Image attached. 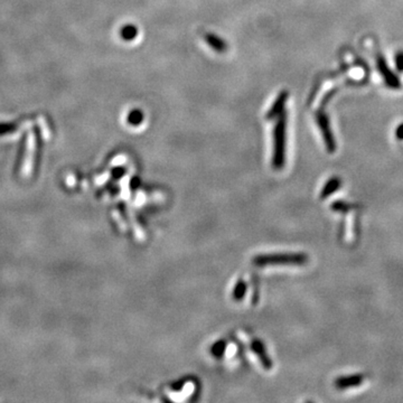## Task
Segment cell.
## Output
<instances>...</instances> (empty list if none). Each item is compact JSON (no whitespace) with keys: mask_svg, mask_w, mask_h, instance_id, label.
<instances>
[{"mask_svg":"<svg viewBox=\"0 0 403 403\" xmlns=\"http://www.w3.org/2000/svg\"><path fill=\"white\" fill-rule=\"evenodd\" d=\"M286 128L287 113L285 111L278 115V120L273 131V155L272 165L276 169L284 167L286 161Z\"/></svg>","mask_w":403,"mask_h":403,"instance_id":"obj_1","label":"cell"},{"mask_svg":"<svg viewBox=\"0 0 403 403\" xmlns=\"http://www.w3.org/2000/svg\"><path fill=\"white\" fill-rule=\"evenodd\" d=\"M308 258L303 253H278L261 254L254 258L253 263L258 267L265 266H303Z\"/></svg>","mask_w":403,"mask_h":403,"instance_id":"obj_2","label":"cell"},{"mask_svg":"<svg viewBox=\"0 0 403 403\" xmlns=\"http://www.w3.org/2000/svg\"><path fill=\"white\" fill-rule=\"evenodd\" d=\"M317 123H318L319 129H321V131H322L327 150L330 151L331 154H333V152H334L336 149V141H335L334 134H333V131L331 129L330 120H328V117L325 112H322L321 111V112L317 113Z\"/></svg>","mask_w":403,"mask_h":403,"instance_id":"obj_3","label":"cell"},{"mask_svg":"<svg viewBox=\"0 0 403 403\" xmlns=\"http://www.w3.org/2000/svg\"><path fill=\"white\" fill-rule=\"evenodd\" d=\"M377 66L380 74H381L386 84L391 87V89H400L401 87V82L400 78L398 77L396 73L392 72V69L389 67L387 64L386 58H384L382 55H378L377 57Z\"/></svg>","mask_w":403,"mask_h":403,"instance_id":"obj_4","label":"cell"},{"mask_svg":"<svg viewBox=\"0 0 403 403\" xmlns=\"http://www.w3.org/2000/svg\"><path fill=\"white\" fill-rule=\"evenodd\" d=\"M364 381H365L364 374H354L350 375V377L338 378L335 381V387L337 389H341V390H345V389L360 387Z\"/></svg>","mask_w":403,"mask_h":403,"instance_id":"obj_5","label":"cell"},{"mask_svg":"<svg viewBox=\"0 0 403 403\" xmlns=\"http://www.w3.org/2000/svg\"><path fill=\"white\" fill-rule=\"evenodd\" d=\"M288 96H289V93L287 91L280 92L279 95L277 96L276 101L273 102L271 109L268 111L267 119H275L282 112V111H284V106L286 104L287 100H288Z\"/></svg>","mask_w":403,"mask_h":403,"instance_id":"obj_6","label":"cell"},{"mask_svg":"<svg viewBox=\"0 0 403 403\" xmlns=\"http://www.w3.org/2000/svg\"><path fill=\"white\" fill-rule=\"evenodd\" d=\"M204 38H205L206 43L210 45V47L216 50V52L223 53L228 49V44H226V41L224 39H222L221 37H219L217 35L206 34Z\"/></svg>","mask_w":403,"mask_h":403,"instance_id":"obj_7","label":"cell"},{"mask_svg":"<svg viewBox=\"0 0 403 403\" xmlns=\"http://www.w3.org/2000/svg\"><path fill=\"white\" fill-rule=\"evenodd\" d=\"M252 349H253V351H254V353H256V354L259 356V358H260L261 363H262L263 367H265V369L270 370L271 367H272V363H271L270 359L268 358L267 352H266V350H265V347H263L262 343H261V342H258V341L253 342V343H252Z\"/></svg>","mask_w":403,"mask_h":403,"instance_id":"obj_8","label":"cell"},{"mask_svg":"<svg viewBox=\"0 0 403 403\" xmlns=\"http://www.w3.org/2000/svg\"><path fill=\"white\" fill-rule=\"evenodd\" d=\"M342 186V180L338 177H333L325 184L321 193V198H326L333 193H335L338 188Z\"/></svg>","mask_w":403,"mask_h":403,"instance_id":"obj_9","label":"cell"},{"mask_svg":"<svg viewBox=\"0 0 403 403\" xmlns=\"http://www.w3.org/2000/svg\"><path fill=\"white\" fill-rule=\"evenodd\" d=\"M245 290H247V286H245L244 282L240 281L238 285H236L235 289L233 291V298L235 300H241L243 298V296L245 294Z\"/></svg>","mask_w":403,"mask_h":403,"instance_id":"obj_10","label":"cell"},{"mask_svg":"<svg viewBox=\"0 0 403 403\" xmlns=\"http://www.w3.org/2000/svg\"><path fill=\"white\" fill-rule=\"evenodd\" d=\"M136 35H137V29H136V27H133V26L124 27L122 30V36H123V38H126V39H132L136 37Z\"/></svg>","mask_w":403,"mask_h":403,"instance_id":"obj_11","label":"cell"},{"mask_svg":"<svg viewBox=\"0 0 403 403\" xmlns=\"http://www.w3.org/2000/svg\"><path fill=\"white\" fill-rule=\"evenodd\" d=\"M142 119H143V115L140 111H138V110L132 111L130 115H129V121H130V123H132V124H139L142 121Z\"/></svg>","mask_w":403,"mask_h":403,"instance_id":"obj_12","label":"cell"},{"mask_svg":"<svg viewBox=\"0 0 403 403\" xmlns=\"http://www.w3.org/2000/svg\"><path fill=\"white\" fill-rule=\"evenodd\" d=\"M397 71L403 73V50H399L395 56Z\"/></svg>","mask_w":403,"mask_h":403,"instance_id":"obj_13","label":"cell"},{"mask_svg":"<svg viewBox=\"0 0 403 403\" xmlns=\"http://www.w3.org/2000/svg\"><path fill=\"white\" fill-rule=\"evenodd\" d=\"M396 136L399 140H403V123H401L396 130Z\"/></svg>","mask_w":403,"mask_h":403,"instance_id":"obj_14","label":"cell"}]
</instances>
